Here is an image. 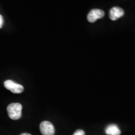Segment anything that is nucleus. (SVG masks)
Returning a JSON list of instances; mask_svg holds the SVG:
<instances>
[{
	"mask_svg": "<svg viewBox=\"0 0 135 135\" xmlns=\"http://www.w3.org/2000/svg\"><path fill=\"white\" fill-rule=\"evenodd\" d=\"M3 23H4V20H3V18L2 16V15H0V28H2L3 25Z\"/></svg>",
	"mask_w": 135,
	"mask_h": 135,
	"instance_id": "obj_8",
	"label": "nucleus"
},
{
	"mask_svg": "<svg viewBox=\"0 0 135 135\" xmlns=\"http://www.w3.org/2000/svg\"><path fill=\"white\" fill-rule=\"evenodd\" d=\"M40 131L43 135H54L55 129L53 124L50 121H45L41 123L40 126Z\"/></svg>",
	"mask_w": 135,
	"mask_h": 135,
	"instance_id": "obj_3",
	"label": "nucleus"
},
{
	"mask_svg": "<svg viewBox=\"0 0 135 135\" xmlns=\"http://www.w3.org/2000/svg\"><path fill=\"white\" fill-rule=\"evenodd\" d=\"M105 132L108 135H119L121 131L116 124H109L106 128Z\"/></svg>",
	"mask_w": 135,
	"mask_h": 135,
	"instance_id": "obj_6",
	"label": "nucleus"
},
{
	"mask_svg": "<svg viewBox=\"0 0 135 135\" xmlns=\"http://www.w3.org/2000/svg\"><path fill=\"white\" fill-rule=\"evenodd\" d=\"M124 10L119 7H113L109 11V18L112 21H116L124 15Z\"/></svg>",
	"mask_w": 135,
	"mask_h": 135,
	"instance_id": "obj_5",
	"label": "nucleus"
},
{
	"mask_svg": "<svg viewBox=\"0 0 135 135\" xmlns=\"http://www.w3.org/2000/svg\"><path fill=\"white\" fill-rule=\"evenodd\" d=\"M4 86L6 89L13 93H21L24 91V87L21 84H18L12 80H6L4 83Z\"/></svg>",
	"mask_w": 135,
	"mask_h": 135,
	"instance_id": "obj_2",
	"label": "nucleus"
},
{
	"mask_svg": "<svg viewBox=\"0 0 135 135\" xmlns=\"http://www.w3.org/2000/svg\"><path fill=\"white\" fill-rule=\"evenodd\" d=\"M85 133H84V131L82 129H78L76 132L74 133L73 135H84Z\"/></svg>",
	"mask_w": 135,
	"mask_h": 135,
	"instance_id": "obj_7",
	"label": "nucleus"
},
{
	"mask_svg": "<svg viewBox=\"0 0 135 135\" xmlns=\"http://www.w3.org/2000/svg\"><path fill=\"white\" fill-rule=\"evenodd\" d=\"M22 105L18 103H14L8 105L7 111L9 117L13 120L19 119L21 117Z\"/></svg>",
	"mask_w": 135,
	"mask_h": 135,
	"instance_id": "obj_1",
	"label": "nucleus"
},
{
	"mask_svg": "<svg viewBox=\"0 0 135 135\" xmlns=\"http://www.w3.org/2000/svg\"><path fill=\"white\" fill-rule=\"evenodd\" d=\"M20 135H31V134H28V133H23V134H21Z\"/></svg>",
	"mask_w": 135,
	"mask_h": 135,
	"instance_id": "obj_9",
	"label": "nucleus"
},
{
	"mask_svg": "<svg viewBox=\"0 0 135 135\" xmlns=\"http://www.w3.org/2000/svg\"><path fill=\"white\" fill-rule=\"evenodd\" d=\"M104 12L103 10L99 9H93L89 11L87 16L88 21L90 23H94L97 20L103 18Z\"/></svg>",
	"mask_w": 135,
	"mask_h": 135,
	"instance_id": "obj_4",
	"label": "nucleus"
}]
</instances>
